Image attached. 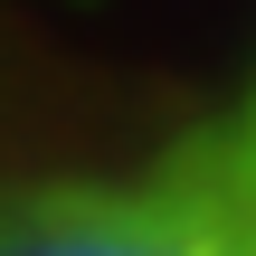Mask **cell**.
I'll use <instances>...</instances> for the list:
<instances>
[{"instance_id":"1","label":"cell","mask_w":256,"mask_h":256,"mask_svg":"<svg viewBox=\"0 0 256 256\" xmlns=\"http://www.w3.org/2000/svg\"><path fill=\"white\" fill-rule=\"evenodd\" d=\"M0 256H256V48L142 114L0 133Z\"/></svg>"}]
</instances>
